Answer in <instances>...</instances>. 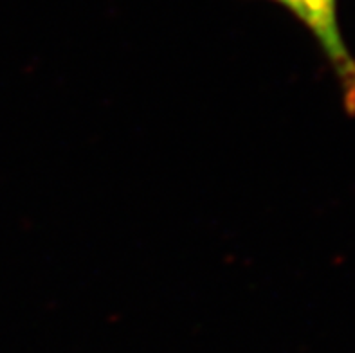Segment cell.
I'll return each mask as SVG.
<instances>
[{
	"instance_id": "obj_1",
	"label": "cell",
	"mask_w": 355,
	"mask_h": 353,
	"mask_svg": "<svg viewBox=\"0 0 355 353\" xmlns=\"http://www.w3.org/2000/svg\"><path fill=\"white\" fill-rule=\"evenodd\" d=\"M287 9L314 36L321 53L338 78L347 112L355 116V56L339 27V0H270Z\"/></svg>"
}]
</instances>
